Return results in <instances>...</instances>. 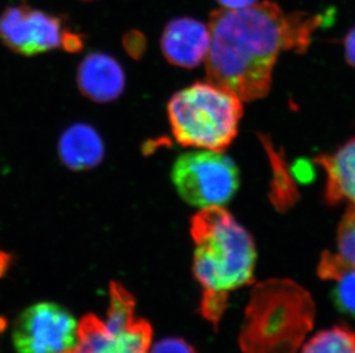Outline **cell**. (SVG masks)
<instances>
[{
	"instance_id": "6da1fadb",
	"label": "cell",
	"mask_w": 355,
	"mask_h": 353,
	"mask_svg": "<svg viewBox=\"0 0 355 353\" xmlns=\"http://www.w3.org/2000/svg\"><path fill=\"white\" fill-rule=\"evenodd\" d=\"M321 22V15L285 14L272 1L211 12V47L205 60L208 82L241 101L266 97L281 52H305Z\"/></svg>"
},
{
	"instance_id": "7a4b0ae2",
	"label": "cell",
	"mask_w": 355,
	"mask_h": 353,
	"mask_svg": "<svg viewBox=\"0 0 355 353\" xmlns=\"http://www.w3.org/2000/svg\"><path fill=\"white\" fill-rule=\"evenodd\" d=\"M195 244L192 272L202 288L200 314L218 328L234 290L254 282L257 250L248 230L222 207L191 218Z\"/></svg>"
},
{
	"instance_id": "3957f363",
	"label": "cell",
	"mask_w": 355,
	"mask_h": 353,
	"mask_svg": "<svg viewBox=\"0 0 355 353\" xmlns=\"http://www.w3.org/2000/svg\"><path fill=\"white\" fill-rule=\"evenodd\" d=\"M315 321V303L290 279L255 284L239 333L244 353H297Z\"/></svg>"
},
{
	"instance_id": "277c9868",
	"label": "cell",
	"mask_w": 355,
	"mask_h": 353,
	"mask_svg": "<svg viewBox=\"0 0 355 353\" xmlns=\"http://www.w3.org/2000/svg\"><path fill=\"white\" fill-rule=\"evenodd\" d=\"M243 101L225 87L197 82L168 102L171 132L182 146L225 152L238 134Z\"/></svg>"
},
{
	"instance_id": "5b68a950",
	"label": "cell",
	"mask_w": 355,
	"mask_h": 353,
	"mask_svg": "<svg viewBox=\"0 0 355 353\" xmlns=\"http://www.w3.org/2000/svg\"><path fill=\"white\" fill-rule=\"evenodd\" d=\"M153 330L136 317V300L120 282H111L106 320L87 314L78 328V343L67 353H148Z\"/></svg>"
},
{
	"instance_id": "8992f818",
	"label": "cell",
	"mask_w": 355,
	"mask_h": 353,
	"mask_svg": "<svg viewBox=\"0 0 355 353\" xmlns=\"http://www.w3.org/2000/svg\"><path fill=\"white\" fill-rule=\"evenodd\" d=\"M171 180L180 197L192 207H221L237 192L239 171L222 152H190L175 161Z\"/></svg>"
},
{
	"instance_id": "52a82bcc",
	"label": "cell",
	"mask_w": 355,
	"mask_h": 353,
	"mask_svg": "<svg viewBox=\"0 0 355 353\" xmlns=\"http://www.w3.org/2000/svg\"><path fill=\"white\" fill-rule=\"evenodd\" d=\"M78 328L76 320L64 307L40 302L15 320L14 349L17 353H67L78 343Z\"/></svg>"
},
{
	"instance_id": "ba28073f",
	"label": "cell",
	"mask_w": 355,
	"mask_h": 353,
	"mask_svg": "<svg viewBox=\"0 0 355 353\" xmlns=\"http://www.w3.org/2000/svg\"><path fill=\"white\" fill-rule=\"evenodd\" d=\"M68 33L61 17L28 5L7 7L0 14V39L24 57L62 48Z\"/></svg>"
},
{
	"instance_id": "9c48e42d",
	"label": "cell",
	"mask_w": 355,
	"mask_h": 353,
	"mask_svg": "<svg viewBox=\"0 0 355 353\" xmlns=\"http://www.w3.org/2000/svg\"><path fill=\"white\" fill-rule=\"evenodd\" d=\"M160 44L169 64L191 69L206 60L211 47V31L196 19L178 17L164 27Z\"/></svg>"
},
{
	"instance_id": "30bf717a",
	"label": "cell",
	"mask_w": 355,
	"mask_h": 353,
	"mask_svg": "<svg viewBox=\"0 0 355 353\" xmlns=\"http://www.w3.org/2000/svg\"><path fill=\"white\" fill-rule=\"evenodd\" d=\"M80 93L97 104L118 100L125 89V73L116 59L92 52L80 61L76 73Z\"/></svg>"
},
{
	"instance_id": "8fae6325",
	"label": "cell",
	"mask_w": 355,
	"mask_h": 353,
	"mask_svg": "<svg viewBox=\"0 0 355 353\" xmlns=\"http://www.w3.org/2000/svg\"><path fill=\"white\" fill-rule=\"evenodd\" d=\"M58 154L68 169L90 170L104 160L105 143L94 127L87 123H74L61 134Z\"/></svg>"
},
{
	"instance_id": "7c38bea8",
	"label": "cell",
	"mask_w": 355,
	"mask_h": 353,
	"mask_svg": "<svg viewBox=\"0 0 355 353\" xmlns=\"http://www.w3.org/2000/svg\"><path fill=\"white\" fill-rule=\"evenodd\" d=\"M327 174L324 197L329 204L349 202L355 206V138L337 152L316 157Z\"/></svg>"
},
{
	"instance_id": "4fadbf2b",
	"label": "cell",
	"mask_w": 355,
	"mask_h": 353,
	"mask_svg": "<svg viewBox=\"0 0 355 353\" xmlns=\"http://www.w3.org/2000/svg\"><path fill=\"white\" fill-rule=\"evenodd\" d=\"M318 277L335 281L332 300L342 314L355 318V266L339 255L325 251L318 264Z\"/></svg>"
},
{
	"instance_id": "5bb4252c",
	"label": "cell",
	"mask_w": 355,
	"mask_h": 353,
	"mask_svg": "<svg viewBox=\"0 0 355 353\" xmlns=\"http://www.w3.org/2000/svg\"><path fill=\"white\" fill-rule=\"evenodd\" d=\"M302 353H355V332L346 326L322 330L305 344Z\"/></svg>"
},
{
	"instance_id": "9a60e30c",
	"label": "cell",
	"mask_w": 355,
	"mask_h": 353,
	"mask_svg": "<svg viewBox=\"0 0 355 353\" xmlns=\"http://www.w3.org/2000/svg\"><path fill=\"white\" fill-rule=\"evenodd\" d=\"M339 256L355 266V206H349L338 226Z\"/></svg>"
},
{
	"instance_id": "2e32d148",
	"label": "cell",
	"mask_w": 355,
	"mask_h": 353,
	"mask_svg": "<svg viewBox=\"0 0 355 353\" xmlns=\"http://www.w3.org/2000/svg\"><path fill=\"white\" fill-rule=\"evenodd\" d=\"M148 353H197V351L183 338L167 337L155 343Z\"/></svg>"
},
{
	"instance_id": "e0dca14e",
	"label": "cell",
	"mask_w": 355,
	"mask_h": 353,
	"mask_svg": "<svg viewBox=\"0 0 355 353\" xmlns=\"http://www.w3.org/2000/svg\"><path fill=\"white\" fill-rule=\"evenodd\" d=\"M144 37L138 35L137 33H131L124 39V48L132 57H141L144 52Z\"/></svg>"
},
{
	"instance_id": "ac0fdd59",
	"label": "cell",
	"mask_w": 355,
	"mask_h": 353,
	"mask_svg": "<svg viewBox=\"0 0 355 353\" xmlns=\"http://www.w3.org/2000/svg\"><path fill=\"white\" fill-rule=\"evenodd\" d=\"M344 46H345L346 60L351 66L355 67V27L345 37Z\"/></svg>"
},
{
	"instance_id": "d6986e66",
	"label": "cell",
	"mask_w": 355,
	"mask_h": 353,
	"mask_svg": "<svg viewBox=\"0 0 355 353\" xmlns=\"http://www.w3.org/2000/svg\"><path fill=\"white\" fill-rule=\"evenodd\" d=\"M218 1L221 3L223 8L227 10H241L257 3V0H218Z\"/></svg>"
},
{
	"instance_id": "ffe728a7",
	"label": "cell",
	"mask_w": 355,
	"mask_h": 353,
	"mask_svg": "<svg viewBox=\"0 0 355 353\" xmlns=\"http://www.w3.org/2000/svg\"><path fill=\"white\" fill-rule=\"evenodd\" d=\"M10 256L6 251L0 250V278L3 277L7 272V269L10 266Z\"/></svg>"
}]
</instances>
